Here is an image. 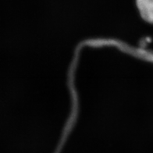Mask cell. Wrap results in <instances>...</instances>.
<instances>
[{
  "label": "cell",
  "mask_w": 153,
  "mask_h": 153,
  "mask_svg": "<svg viewBox=\"0 0 153 153\" xmlns=\"http://www.w3.org/2000/svg\"><path fill=\"white\" fill-rule=\"evenodd\" d=\"M136 5L142 19L153 24V0H136Z\"/></svg>",
  "instance_id": "cell-1"
}]
</instances>
